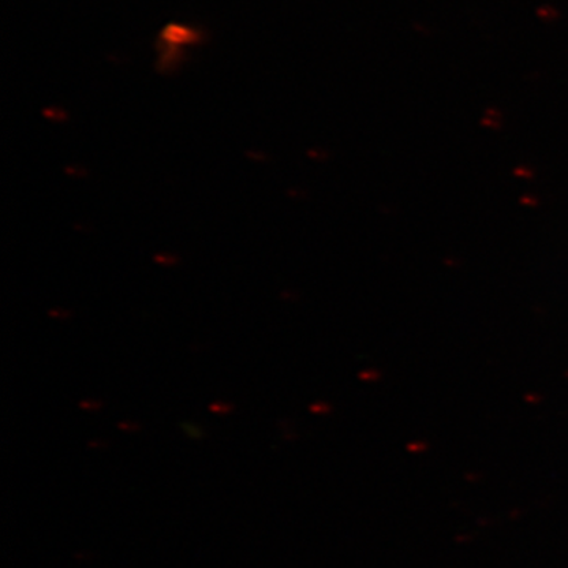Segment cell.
Segmentation results:
<instances>
[{"label": "cell", "mask_w": 568, "mask_h": 568, "mask_svg": "<svg viewBox=\"0 0 568 568\" xmlns=\"http://www.w3.org/2000/svg\"><path fill=\"white\" fill-rule=\"evenodd\" d=\"M162 40L164 43L181 47V44L193 43L197 40V36L192 29L182 28V26H168L163 31Z\"/></svg>", "instance_id": "obj_1"}]
</instances>
